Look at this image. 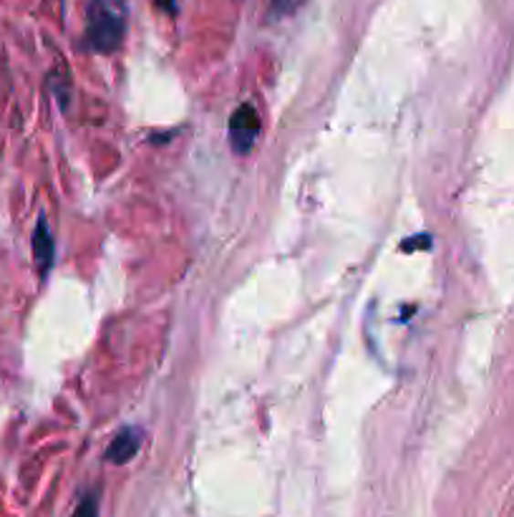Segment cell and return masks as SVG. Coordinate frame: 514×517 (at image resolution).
<instances>
[{"mask_svg": "<svg viewBox=\"0 0 514 517\" xmlns=\"http://www.w3.org/2000/svg\"><path fill=\"white\" fill-rule=\"evenodd\" d=\"M126 33V0H91L86 36L94 51H116Z\"/></svg>", "mask_w": 514, "mask_h": 517, "instance_id": "cell-1", "label": "cell"}, {"mask_svg": "<svg viewBox=\"0 0 514 517\" xmlns=\"http://www.w3.org/2000/svg\"><path fill=\"white\" fill-rule=\"evenodd\" d=\"M260 134V117L252 104H242L232 111L230 117V144L232 152L247 154Z\"/></svg>", "mask_w": 514, "mask_h": 517, "instance_id": "cell-2", "label": "cell"}, {"mask_svg": "<svg viewBox=\"0 0 514 517\" xmlns=\"http://www.w3.org/2000/svg\"><path fill=\"white\" fill-rule=\"evenodd\" d=\"M139 447H142V432L134 429V427H126V429L116 434L114 442L109 444L106 459L114 462V465H126L131 457H137Z\"/></svg>", "mask_w": 514, "mask_h": 517, "instance_id": "cell-3", "label": "cell"}, {"mask_svg": "<svg viewBox=\"0 0 514 517\" xmlns=\"http://www.w3.org/2000/svg\"><path fill=\"white\" fill-rule=\"evenodd\" d=\"M33 255H36V263L41 268V273H48L53 265V255H56V243H53L51 227H48L46 217H41L36 233H33Z\"/></svg>", "mask_w": 514, "mask_h": 517, "instance_id": "cell-4", "label": "cell"}, {"mask_svg": "<svg viewBox=\"0 0 514 517\" xmlns=\"http://www.w3.org/2000/svg\"><path fill=\"white\" fill-rule=\"evenodd\" d=\"M300 3H303V0H270V16H273V18H285V16L295 13V8H298Z\"/></svg>", "mask_w": 514, "mask_h": 517, "instance_id": "cell-5", "label": "cell"}, {"mask_svg": "<svg viewBox=\"0 0 514 517\" xmlns=\"http://www.w3.org/2000/svg\"><path fill=\"white\" fill-rule=\"evenodd\" d=\"M71 517H99V497L86 495L79 502V507H76V512Z\"/></svg>", "mask_w": 514, "mask_h": 517, "instance_id": "cell-6", "label": "cell"}, {"mask_svg": "<svg viewBox=\"0 0 514 517\" xmlns=\"http://www.w3.org/2000/svg\"><path fill=\"white\" fill-rule=\"evenodd\" d=\"M157 8H162L164 13H174V0H154Z\"/></svg>", "mask_w": 514, "mask_h": 517, "instance_id": "cell-7", "label": "cell"}]
</instances>
